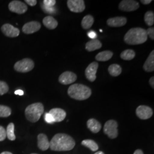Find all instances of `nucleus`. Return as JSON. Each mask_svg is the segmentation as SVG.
Instances as JSON below:
<instances>
[{"label": "nucleus", "instance_id": "f257e3e1", "mask_svg": "<svg viewBox=\"0 0 154 154\" xmlns=\"http://www.w3.org/2000/svg\"><path fill=\"white\" fill-rule=\"evenodd\" d=\"M75 142L70 135L60 133L55 135L50 142L49 148L55 151H70L75 147Z\"/></svg>", "mask_w": 154, "mask_h": 154}, {"label": "nucleus", "instance_id": "f03ea898", "mask_svg": "<svg viewBox=\"0 0 154 154\" xmlns=\"http://www.w3.org/2000/svg\"><path fill=\"white\" fill-rule=\"evenodd\" d=\"M147 40L146 30L141 28L130 29L125 35L124 41L130 45L142 44Z\"/></svg>", "mask_w": 154, "mask_h": 154}, {"label": "nucleus", "instance_id": "7ed1b4c3", "mask_svg": "<svg viewBox=\"0 0 154 154\" xmlns=\"http://www.w3.org/2000/svg\"><path fill=\"white\" fill-rule=\"evenodd\" d=\"M91 93V90L88 86L78 83L72 85L67 90L68 95L72 99L78 100L88 99Z\"/></svg>", "mask_w": 154, "mask_h": 154}, {"label": "nucleus", "instance_id": "20e7f679", "mask_svg": "<svg viewBox=\"0 0 154 154\" xmlns=\"http://www.w3.org/2000/svg\"><path fill=\"white\" fill-rule=\"evenodd\" d=\"M44 112V105L41 103L38 102L28 106L25 109V114L29 121L35 123L38 121Z\"/></svg>", "mask_w": 154, "mask_h": 154}, {"label": "nucleus", "instance_id": "39448f33", "mask_svg": "<svg viewBox=\"0 0 154 154\" xmlns=\"http://www.w3.org/2000/svg\"><path fill=\"white\" fill-rule=\"evenodd\" d=\"M34 67V63L30 58H24L15 63L14 68L15 70L20 72H28L32 70Z\"/></svg>", "mask_w": 154, "mask_h": 154}, {"label": "nucleus", "instance_id": "423d86ee", "mask_svg": "<svg viewBox=\"0 0 154 154\" xmlns=\"http://www.w3.org/2000/svg\"><path fill=\"white\" fill-rule=\"evenodd\" d=\"M118 124L115 120H109L105 123L103 131L110 139H115L118 136Z\"/></svg>", "mask_w": 154, "mask_h": 154}, {"label": "nucleus", "instance_id": "0eeeda50", "mask_svg": "<svg viewBox=\"0 0 154 154\" xmlns=\"http://www.w3.org/2000/svg\"><path fill=\"white\" fill-rule=\"evenodd\" d=\"M67 5L69 9L73 13H82L85 9V2L83 0H68Z\"/></svg>", "mask_w": 154, "mask_h": 154}, {"label": "nucleus", "instance_id": "6e6552de", "mask_svg": "<svg viewBox=\"0 0 154 154\" xmlns=\"http://www.w3.org/2000/svg\"><path fill=\"white\" fill-rule=\"evenodd\" d=\"M8 8L11 11L19 14H23L28 11L27 5L20 1H11L9 3Z\"/></svg>", "mask_w": 154, "mask_h": 154}, {"label": "nucleus", "instance_id": "1a4fd4ad", "mask_svg": "<svg viewBox=\"0 0 154 154\" xmlns=\"http://www.w3.org/2000/svg\"><path fill=\"white\" fill-rule=\"evenodd\" d=\"M139 8V4L134 0H123L119 4V9L123 11H133Z\"/></svg>", "mask_w": 154, "mask_h": 154}, {"label": "nucleus", "instance_id": "9d476101", "mask_svg": "<svg viewBox=\"0 0 154 154\" xmlns=\"http://www.w3.org/2000/svg\"><path fill=\"white\" fill-rule=\"evenodd\" d=\"M136 114L139 118L142 120L149 119L153 115V111L151 107L147 106H139L136 110Z\"/></svg>", "mask_w": 154, "mask_h": 154}, {"label": "nucleus", "instance_id": "9b49d317", "mask_svg": "<svg viewBox=\"0 0 154 154\" xmlns=\"http://www.w3.org/2000/svg\"><path fill=\"white\" fill-rule=\"evenodd\" d=\"M98 63L93 62L88 65L85 70V76L90 82H94L97 78L96 73L98 68Z\"/></svg>", "mask_w": 154, "mask_h": 154}, {"label": "nucleus", "instance_id": "f8f14e48", "mask_svg": "<svg viewBox=\"0 0 154 154\" xmlns=\"http://www.w3.org/2000/svg\"><path fill=\"white\" fill-rule=\"evenodd\" d=\"M77 79V75L75 73L70 71H67L61 74L59 77L58 81L61 84L67 85L73 83Z\"/></svg>", "mask_w": 154, "mask_h": 154}, {"label": "nucleus", "instance_id": "ddd939ff", "mask_svg": "<svg viewBox=\"0 0 154 154\" xmlns=\"http://www.w3.org/2000/svg\"><path fill=\"white\" fill-rule=\"evenodd\" d=\"M1 29L3 34L8 37H17L20 34V30L9 23L3 25Z\"/></svg>", "mask_w": 154, "mask_h": 154}, {"label": "nucleus", "instance_id": "4468645a", "mask_svg": "<svg viewBox=\"0 0 154 154\" xmlns=\"http://www.w3.org/2000/svg\"><path fill=\"white\" fill-rule=\"evenodd\" d=\"M41 25L38 21H31L25 23L22 27V32L26 34H30L38 32Z\"/></svg>", "mask_w": 154, "mask_h": 154}, {"label": "nucleus", "instance_id": "2eb2a0df", "mask_svg": "<svg viewBox=\"0 0 154 154\" xmlns=\"http://www.w3.org/2000/svg\"><path fill=\"white\" fill-rule=\"evenodd\" d=\"M127 23L126 18L124 17H116L107 20V24L110 27L118 28L125 26Z\"/></svg>", "mask_w": 154, "mask_h": 154}, {"label": "nucleus", "instance_id": "dca6fc26", "mask_svg": "<svg viewBox=\"0 0 154 154\" xmlns=\"http://www.w3.org/2000/svg\"><path fill=\"white\" fill-rule=\"evenodd\" d=\"M50 114L53 116L54 122H61L63 121L66 116V111L62 109L54 108L50 110Z\"/></svg>", "mask_w": 154, "mask_h": 154}, {"label": "nucleus", "instance_id": "f3484780", "mask_svg": "<svg viewBox=\"0 0 154 154\" xmlns=\"http://www.w3.org/2000/svg\"><path fill=\"white\" fill-rule=\"evenodd\" d=\"M38 147L42 151H46L49 149L50 142L47 136L44 134H39L38 135Z\"/></svg>", "mask_w": 154, "mask_h": 154}, {"label": "nucleus", "instance_id": "a211bd4d", "mask_svg": "<svg viewBox=\"0 0 154 154\" xmlns=\"http://www.w3.org/2000/svg\"><path fill=\"white\" fill-rule=\"evenodd\" d=\"M143 69L145 72H152L154 71V50H152L143 66Z\"/></svg>", "mask_w": 154, "mask_h": 154}, {"label": "nucleus", "instance_id": "6ab92c4d", "mask_svg": "<svg viewBox=\"0 0 154 154\" xmlns=\"http://www.w3.org/2000/svg\"><path fill=\"white\" fill-rule=\"evenodd\" d=\"M102 46V44L99 40L98 39H94L90 40L86 44L85 48L88 52H91L100 49Z\"/></svg>", "mask_w": 154, "mask_h": 154}, {"label": "nucleus", "instance_id": "aec40b11", "mask_svg": "<svg viewBox=\"0 0 154 154\" xmlns=\"http://www.w3.org/2000/svg\"><path fill=\"white\" fill-rule=\"evenodd\" d=\"M87 126L91 132L95 134L99 132L102 128L100 122L94 118L88 119L87 122Z\"/></svg>", "mask_w": 154, "mask_h": 154}, {"label": "nucleus", "instance_id": "412c9836", "mask_svg": "<svg viewBox=\"0 0 154 154\" xmlns=\"http://www.w3.org/2000/svg\"><path fill=\"white\" fill-rule=\"evenodd\" d=\"M42 22L45 26L50 30L54 29L58 26V22L53 17H45L43 19Z\"/></svg>", "mask_w": 154, "mask_h": 154}, {"label": "nucleus", "instance_id": "4be33fe9", "mask_svg": "<svg viewBox=\"0 0 154 154\" xmlns=\"http://www.w3.org/2000/svg\"><path fill=\"white\" fill-rule=\"evenodd\" d=\"M113 55V53L109 50L103 51L99 53L95 56V60L97 61L105 62L109 61L112 58Z\"/></svg>", "mask_w": 154, "mask_h": 154}, {"label": "nucleus", "instance_id": "5701e85b", "mask_svg": "<svg viewBox=\"0 0 154 154\" xmlns=\"http://www.w3.org/2000/svg\"><path fill=\"white\" fill-rule=\"evenodd\" d=\"M94 20L93 17L91 15H87L83 18L81 25L83 29L88 30L90 28H91V26L93 25Z\"/></svg>", "mask_w": 154, "mask_h": 154}, {"label": "nucleus", "instance_id": "b1692460", "mask_svg": "<svg viewBox=\"0 0 154 154\" xmlns=\"http://www.w3.org/2000/svg\"><path fill=\"white\" fill-rule=\"evenodd\" d=\"M122 69L118 64H112L108 68V72L112 77H118L121 74Z\"/></svg>", "mask_w": 154, "mask_h": 154}, {"label": "nucleus", "instance_id": "393cba45", "mask_svg": "<svg viewBox=\"0 0 154 154\" xmlns=\"http://www.w3.org/2000/svg\"><path fill=\"white\" fill-rule=\"evenodd\" d=\"M82 145L90 149L92 151H97L99 147L97 143L91 139H85L82 142Z\"/></svg>", "mask_w": 154, "mask_h": 154}, {"label": "nucleus", "instance_id": "a878e982", "mask_svg": "<svg viewBox=\"0 0 154 154\" xmlns=\"http://www.w3.org/2000/svg\"><path fill=\"white\" fill-rule=\"evenodd\" d=\"M135 56V51L131 49H127L122 51L121 54V58L123 60H132Z\"/></svg>", "mask_w": 154, "mask_h": 154}, {"label": "nucleus", "instance_id": "bb28decb", "mask_svg": "<svg viewBox=\"0 0 154 154\" xmlns=\"http://www.w3.org/2000/svg\"><path fill=\"white\" fill-rule=\"evenodd\" d=\"M6 137L11 140H14L16 139V135L14 134V125L13 123H10L7 126L6 130Z\"/></svg>", "mask_w": 154, "mask_h": 154}, {"label": "nucleus", "instance_id": "cd10ccee", "mask_svg": "<svg viewBox=\"0 0 154 154\" xmlns=\"http://www.w3.org/2000/svg\"><path fill=\"white\" fill-rule=\"evenodd\" d=\"M144 22L149 26H151L154 25V13L153 11H147L144 17Z\"/></svg>", "mask_w": 154, "mask_h": 154}, {"label": "nucleus", "instance_id": "c85d7f7f", "mask_svg": "<svg viewBox=\"0 0 154 154\" xmlns=\"http://www.w3.org/2000/svg\"><path fill=\"white\" fill-rule=\"evenodd\" d=\"M11 110L10 107L4 106L0 105V117H8L11 115Z\"/></svg>", "mask_w": 154, "mask_h": 154}, {"label": "nucleus", "instance_id": "c756f323", "mask_svg": "<svg viewBox=\"0 0 154 154\" xmlns=\"http://www.w3.org/2000/svg\"><path fill=\"white\" fill-rule=\"evenodd\" d=\"M9 91V86L6 83L0 81V95L8 93Z\"/></svg>", "mask_w": 154, "mask_h": 154}, {"label": "nucleus", "instance_id": "7c9ffc66", "mask_svg": "<svg viewBox=\"0 0 154 154\" xmlns=\"http://www.w3.org/2000/svg\"><path fill=\"white\" fill-rule=\"evenodd\" d=\"M6 137V132L5 128L1 126H0V142L3 141L5 139Z\"/></svg>", "mask_w": 154, "mask_h": 154}, {"label": "nucleus", "instance_id": "2f4dec72", "mask_svg": "<svg viewBox=\"0 0 154 154\" xmlns=\"http://www.w3.org/2000/svg\"><path fill=\"white\" fill-rule=\"evenodd\" d=\"M43 4L45 6L48 7H53L56 4L55 0H44L43 1Z\"/></svg>", "mask_w": 154, "mask_h": 154}, {"label": "nucleus", "instance_id": "473e14b6", "mask_svg": "<svg viewBox=\"0 0 154 154\" xmlns=\"http://www.w3.org/2000/svg\"><path fill=\"white\" fill-rule=\"evenodd\" d=\"M45 120L47 123L51 124L54 122V120L53 116L50 114L49 113H46L45 115Z\"/></svg>", "mask_w": 154, "mask_h": 154}, {"label": "nucleus", "instance_id": "72a5a7b5", "mask_svg": "<svg viewBox=\"0 0 154 154\" xmlns=\"http://www.w3.org/2000/svg\"><path fill=\"white\" fill-rule=\"evenodd\" d=\"M146 32L147 35H149V38L151 39L152 40L154 39V28H149L146 30Z\"/></svg>", "mask_w": 154, "mask_h": 154}, {"label": "nucleus", "instance_id": "f704fd0d", "mask_svg": "<svg viewBox=\"0 0 154 154\" xmlns=\"http://www.w3.org/2000/svg\"><path fill=\"white\" fill-rule=\"evenodd\" d=\"M42 9H43L45 13H53L54 11V9L53 7H48L44 5L42 6Z\"/></svg>", "mask_w": 154, "mask_h": 154}, {"label": "nucleus", "instance_id": "c9c22d12", "mask_svg": "<svg viewBox=\"0 0 154 154\" xmlns=\"http://www.w3.org/2000/svg\"><path fill=\"white\" fill-rule=\"evenodd\" d=\"M88 37H90V38L94 39H96L97 38V34L94 32V31H90L88 33Z\"/></svg>", "mask_w": 154, "mask_h": 154}, {"label": "nucleus", "instance_id": "e433bc0d", "mask_svg": "<svg viewBox=\"0 0 154 154\" xmlns=\"http://www.w3.org/2000/svg\"><path fill=\"white\" fill-rule=\"evenodd\" d=\"M25 2H26L29 5L31 6H34L37 3V1L36 0H25Z\"/></svg>", "mask_w": 154, "mask_h": 154}, {"label": "nucleus", "instance_id": "4c0bfd02", "mask_svg": "<svg viewBox=\"0 0 154 154\" xmlns=\"http://www.w3.org/2000/svg\"><path fill=\"white\" fill-rule=\"evenodd\" d=\"M149 83L151 87L152 88H154V77H152L149 80Z\"/></svg>", "mask_w": 154, "mask_h": 154}, {"label": "nucleus", "instance_id": "58836bf2", "mask_svg": "<svg viewBox=\"0 0 154 154\" xmlns=\"http://www.w3.org/2000/svg\"><path fill=\"white\" fill-rule=\"evenodd\" d=\"M140 2L144 5H148L152 2V1L151 0H141Z\"/></svg>", "mask_w": 154, "mask_h": 154}, {"label": "nucleus", "instance_id": "ea45409f", "mask_svg": "<svg viewBox=\"0 0 154 154\" xmlns=\"http://www.w3.org/2000/svg\"><path fill=\"white\" fill-rule=\"evenodd\" d=\"M15 94L19 95H23V91L21 90H17L15 91Z\"/></svg>", "mask_w": 154, "mask_h": 154}, {"label": "nucleus", "instance_id": "a19ab883", "mask_svg": "<svg viewBox=\"0 0 154 154\" xmlns=\"http://www.w3.org/2000/svg\"><path fill=\"white\" fill-rule=\"evenodd\" d=\"M134 154H144L142 150L140 149H138L137 150L135 151V152H134Z\"/></svg>", "mask_w": 154, "mask_h": 154}, {"label": "nucleus", "instance_id": "79ce46f5", "mask_svg": "<svg viewBox=\"0 0 154 154\" xmlns=\"http://www.w3.org/2000/svg\"><path fill=\"white\" fill-rule=\"evenodd\" d=\"M13 154L10 152H8V151H5V152H2L1 154Z\"/></svg>", "mask_w": 154, "mask_h": 154}, {"label": "nucleus", "instance_id": "37998d69", "mask_svg": "<svg viewBox=\"0 0 154 154\" xmlns=\"http://www.w3.org/2000/svg\"><path fill=\"white\" fill-rule=\"evenodd\" d=\"M94 154H105V153L102 151H97V152H95Z\"/></svg>", "mask_w": 154, "mask_h": 154}, {"label": "nucleus", "instance_id": "c03bdc74", "mask_svg": "<svg viewBox=\"0 0 154 154\" xmlns=\"http://www.w3.org/2000/svg\"></svg>", "mask_w": 154, "mask_h": 154}]
</instances>
